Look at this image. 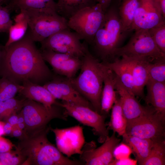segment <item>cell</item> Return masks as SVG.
<instances>
[{
  "label": "cell",
  "mask_w": 165,
  "mask_h": 165,
  "mask_svg": "<svg viewBox=\"0 0 165 165\" xmlns=\"http://www.w3.org/2000/svg\"><path fill=\"white\" fill-rule=\"evenodd\" d=\"M132 153L130 147L124 142L119 144L115 148L113 152L114 158L119 160L129 157Z\"/></svg>",
  "instance_id": "35"
},
{
  "label": "cell",
  "mask_w": 165,
  "mask_h": 165,
  "mask_svg": "<svg viewBox=\"0 0 165 165\" xmlns=\"http://www.w3.org/2000/svg\"><path fill=\"white\" fill-rule=\"evenodd\" d=\"M34 42L27 34L21 40L3 47L0 61L3 77L21 85L28 81L40 85L53 79Z\"/></svg>",
  "instance_id": "1"
},
{
  "label": "cell",
  "mask_w": 165,
  "mask_h": 165,
  "mask_svg": "<svg viewBox=\"0 0 165 165\" xmlns=\"http://www.w3.org/2000/svg\"><path fill=\"white\" fill-rule=\"evenodd\" d=\"M13 129V126L9 122H5L4 126V131L5 135H10Z\"/></svg>",
  "instance_id": "41"
},
{
  "label": "cell",
  "mask_w": 165,
  "mask_h": 165,
  "mask_svg": "<svg viewBox=\"0 0 165 165\" xmlns=\"http://www.w3.org/2000/svg\"><path fill=\"white\" fill-rule=\"evenodd\" d=\"M10 10L0 3V29L1 32H8L13 21L11 19Z\"/></svg>",
  "instance_id": "34"
},
{
  "label": "cell",
  "mask_w": 165,
  "mask_h": 165,
  "mask_svg": "<svg viewBox=\"0 0 165 165\" xmlns=\"http://www.w3.org/2000/svg\"><path fill=\"white\" fill-rule=\"evenodd\" d=\"M134 31L126 45L116 49L114 54L115 59L126 56L145 58L153 62L165 60V54L157 47L148 30Z\"/></svg>",
  "instance_id": "8"
},
{
  "label": "cell",
  "mask_w": 165,
  "mask_h": 165,
  "mask_svg": "<svg viewBox=\"0 0 165 165\" xmlns=\"http://www.w3.org/2000/svg\"><path fill=\"white\" fill-rule=\"evenodd\" d=\"M139 0H123L119 9V14L124 29L131 31L135 11Z\"/></svg>",
  "instance_id": "28"
},
{
  "label": "cell",
  "mask_w": 165,
  "mask_h": 165,
  "mask_svg": "<svg viewBox=\"0 0 165 165\" xmlns=\"http://www.w3.org/2000/svg\"><path fill=\"white\" fill-rule=\"evenodd\" d=\"M14 0H0V3L3 5L5 4L6 6L10 5Z\"/></svg>",
  "instance_id": "45"
},
{
  "label": "cell",
  "mask_w": 165,
  "mask_h": 165,
  "mask_svg": "<svg viewBox=\"0 0 165 165\" xmlns=\"http://www.w3.org/2000/svg\"><path fill=\"white\" fill-rule=\"evenodd\" d=\"M147 68L148 79L165 83V60L149 62Z\"/></svg>",
  "instance_id": "31"
},
{
  "label": "cell",
  "mask_w": 165,
  "mask_h": 165,
  "mask_svg": "<svg viewBox=\"0 0 165 165\" xmlns=\"http://www.w3.org/2000/svg\"><path fill=\"white\" fill-rule=\"evenodd\" d=\"M15 147L9 140L0 136V152L10 151Z\"/></svg>",
  "instance_id": "36"
},
{
  "label": "cell",
  "mask_w": 165,
  "mask_h": 165,
  "mask_svg": "<svg viewBox=\"0 0 165 165\" xmlns=\"http://www.w3.org/2000/svg\"><path fill=\"white\" fill-rule=\"evenodd\" d=\"M158 5L163 17L165 18V0H155Z\"/></svg>",
  "instance_id": "42"
},
{
  "label": "cell",
  "mask_w": 165,
  "mask_h": 165,
  "mask_svg": "<svg viewBox=\"0 0 165 165\" xmlns=\"http://www.w3.org/2000/svg\"><path fill=\"white\" fill-rule=\"evenodd\" d=\"M50 127L19 138L15 149L24 160L22 165H82L81 161L65 156L48 140Z\"/></svg>",
  "instance_id": "2"
},
{
  "label": "cell",
  "mask_w": 165,
  "mask_h": 165,
  "mask_svg": "<svg viewBox=\"0 0 165 165\" xmlns=\"http://www.w3.org/2000/svg\"><path fill=\"white\" fill-rule=\"evenodd\" d=\"M16 126L18 128L23 131H24L25 128V124L24 122L18 124Z\"/></svg>",
  "instance_id": "47"
},
{
  "label": "cell",
  "mask_w": 165,
  "mask_h": 165,
  "mask_svg": "<svg viewBox=\"0 0 165 165\" xmlns=\"http://www.w3.org/2000/svg\"><path fill=\"white\" fill-rule=\"evenodd\" d=\"M103 64V85L101 99V114L107 115L111 110L116 97L115 89L116 75Z\"/></svg>",
  "instance_id": "20"
},
{
  "label": "cell",
  "mask_w": 165,
  "mask_h": 165,
  "mask_svg": "<svg viewBox=\"0 0 165 165\" xmlns=\"http://www.w3.org/2000/svg\"><path fill=\"white\" fill-rule=\"evenodd\" d=\"M1 32H1V30L0 29V33H1Z\"/></svg>",
  "instance_id": "50"
},
{
  "label": "cell",
  "mask_w": 165,
  "mask_h": 165,
  "mask_svg": "<svg viewBox=\"0 0 165 165\" xmlns=\"http://www.w3.org/2000/svg\"><path fill=\"white\" fill-rule=\"evenodd\" d=\"M102 63L118 77L129 91L135 96V87L132 73L125 60L122 57L121 59L118 58L111 62Z\"/></svg>",
  "instance_id": "22"
},
{
  "label": "cell",
  "mask_w": 165,
  "mask_h": 165,
  "mask_svg": "<svg viewBox=\"0 0 165 165\" xmlns=\"http://www.w3.org/2000/svg\"><path fill=\"white\" fill-rule=\"evenodd\" d=\"M59 105L64 109L65 114L81 123L92 128L98 141L103 143L109 136L108 130L105 123L107 116L101 114L87 107L63 101Z\"/></svg>",
  "instance_id": "10"
},
{
  "label": "cell",
  "mask_w": 165,
  "mask_h": 165,
  "mask_svg": "<svg viewBox=\"0 0 165 165\" xmlns=\"http://www.w3.org/2000/svg\"><path fill=\"white\" fill-rule=\"evenodd\" d=\"M8 7L10 11L56 12V2L54 0H14Z\"/></svg>",
  "instance_id": "24"
},
{
  "label": "cell",
  "mask_w": 165,
  "mask_h": 165,
  "mask_svg": "<svg viewBox=\"0 0 165 165\" xmlns=\"http://www.w3.org/2000/svg\"><path fill=\"white\" fill-rule=\"evenodd\" d=\"M25 128L24 135H31L44 129L54 119L67 120L68 116L64 109L56 107L52 109L46 108L41 103L31 100H25L21 109Z\"/></svg>",
  "instance_id": "6"
},
{
  "label": "cell",
  "mask_w": 165,
  "mask_h": 165,
  "mask_svg": "<svg viewBox=\"0 0 165 165\" xmlns=\"http://www.w3.org/2000/svg\"><path fill=\"white\" fill-rule=\"evenodd\" d=\"M3 48L1 49L0 48V62L2 58V52Z\"/></svg>",
  "instance_id": "48"
},
{
  "label": "cell",
  "mask_w": 165,
  "mask_h": 165,
  "mask_svg": "<svg viewBox=\"0 0 165 165\" xmlns=\"http://www.w3.org/2000/svg\"><path fill=\"white\" fill-rule=\"evenodd\" d=\"M110 121L107 124V128L122 136L125 134L127 120L123 114L120 100L117 93L116 99L111 108Z\"/></svg>",
  "instance_id": "26"
},
{
  "label": "cell",
  "mask_w": 165,
  "mask_h": 165,
  "mask_svg": "<svg viewBox=\"0 0 165 165\" xmlns=\"http://www.w3.org/2000/svg\"><path fill=\"white\" fill-rule=\"evenodd\" d=\"M115 89L119 97L122 110L127 121L144 114L150 109V107H144L140 104L136 96L129 91L116 75Z\"/></svg>",
  "instance_id": "17"
},
{
  "label": "cell",
  "mask_w": 165,
  "mask_h": 165,
  "mask_svg": "<svg viewBox=\"0 0 165 165\" xmlns=\"http://www.w3.org/2000/svg\"><path fill=\"white\" fill-rule=\"evenodd\" d=\"M121 0H119V2H120Z\"/></svg>",
  "instance_id": "49"
},
{
  "label": "cell",
  "mask_w": 165,
  "mask_h": 165,
  "mask_svg": "<svg viewBox=\"0 0 165 165\" xmlns=\"http://www.w3.org/2000/svg\"><path fill=\"white\" fill-rule=\"evenodd\" d=\"M22 87V85L2 77L0 79V101H5L14 97Z\"/></svg>",
  "instance_id": "30"
},
{
  "label": "cell",
  "mask_w": 165,
  "mask_h": 165,
  "mask_svg": "<svg viewBox=\"0 0 165 165\" xmlns=\"http://www.w3.org/2000/svg\"><path fill=\"white\" fill-rule=\"evenodd\" d=\"M122 137L123 142L130 147L138 164L142 165L149 155L153 141L151 139L140 138L126 134Z\"/></svg>",
  "instance_id": "23"
},
{
  "label": "cell",
  "mask_w": 165,
  "mask_h": 165,
  "mask_svg": "<svg viewBox=\"0 0 165 165\" xmlns=\"http://www.w3.org/2000/svg\"><path fill=\"white\" fill-rule=\"evenodd\" d=\"M20 11L26 16L29 28L27 35L34 42H41L56 32L68 28V20L56 12Z\"/></svg>",
  "instance_id": "5"
},
{
  "label": "cell",
  "mask_w": 165,
  "mask_h": 165,
  "mask_svg": "<svg viewBox=\"0 0 165 165\" xmlns=\"http://www.w3.org/2000/svg\"><path fill=\"white\" fill-rule=\"evenodd\" d=\"M144 100L148 106L165 118V83L148 79Z\"/></svg>",
  "instance_id": "21"
},
{
  "label": "cell",
  "mask_w": 165,
  "mask_h": 165,
  "mask_svg": "<svg viewBox=\"0 0 165 165\" xmlns=\"http://www.w3.org/2000/svg\"><path fill=\"white\" fill-rule=\"evenodd\" d=\"M5 122L0 120V136L5 135L4 131V126Z\"/></svg>",
  "instance_id": "46"
},
{
  "label": "cell",
  "mask_w": 165,
  "mask_h": 165,
  "mask_svg": "<svg viewBox=\"0 0 165 165\" xmlns=\"http://www.w3.org/2000/svg\"><path fill=\"white\" fill-rule=\"evenodd\" d=\"M115 134L113 132L112 135L97 148L93 141L85 142L80 154V161L85 165H111L115 159L114 150L120 141Z\"/></svg>",
  "instance_id": "12"
},
{
  "label": "cell",
  "mask_w": 165,
  "mask_h": 165,
  "mask_svg": "<svg viewBox=\"0 0 165 165\" xmlns=\"http://www.w3.org/2000/svg\"><path fill=\"white\" fill-rule=\"evenodd\" d=\"M105 12L101 5H95L79 10L68 20V26L74 31L80 39L90 45L100 27Z\"/></svg>",
  "instance_id": "7"
},
{
  "label": "cell",
  "mask_w": 165,
  "mask_h": 165,
  "mask_svg": "<svg viewBox=\"0 0 165 165\" xmlns=\"http://www.w3.org/2000/svg\"><path fill=\"white\" fill-rule=\"evenodd\" d=\"M78 35L69 28L61 30L41 42L40 49L73 56L80 59L84 56L87 43H82Z\"/></svg>",
  "instance_id": "11"
},
{
  "label": "cell",
  "mask_w": 165,
  "mask_h": 165,
  "mask_svg": "<svg viewBox=\"0 0 165 165\" xmlns=\"http://www.w3.org/2000/svg\"><path fill=\"white\" fill-rule=\"evenodd\" d=\"M5 111L4 101H0V119H4Z\"/></svg>",
  "instance_id": "43"
},
{
  "label": "cell",
  "mask_w": 165,
  "mask_h": 165,
  "mask_svg": "<svg viewBox=\"0 0 165 165\" xmlns=\"http://www.w3.org/2000/svg\"><path fill=\"white\" fill-rule=\"evenodd\" d=\"M42 56L57 74L70 79L80 69L81 59L71 55L47 49H40Z\"/></svg>",
  "instance_id": "15"
},
{
  "label": "cell",
  "mask_w": 165,
  "mask_h": 165,
  "mask_svg": "<svg viewBox=\"0 0 165 165\" xmlns=\"http://www.w3.org/2000/svg\"><path fill=\"white\" fill-rule=\"evenodd\" d=\"M153 144L149 155L142 165L165 164L164 138L153 140Z\"/></svg>",
  "instance_id": "29"
},
{
  "label": "cell",
  "mask_w": 165,
  "mask_h": 165,
  "mask_svg": "<svg viewBox=\"0 0 165 165\" xmlns=\"http://www.w3.org/2000/svg\"><path fill=\"white\" fill-rule=\"evenodd\" d=\"M150 107L146 113L127 121L126 134L152 140L164 138L165 118Z\"/></svg>",
  "instance_id": "9"
},
{
  "label": "cell",
  "mask_w": 165,
  "mask_h": 165,
  "mask_svg": "<svg viewBox=\"0 0 165 165\" xmlns=\"http://www.w3.org/2000/svg\"><path fill=\"white\" fill-rule=\"evenodd\" d=\"M23 131L19 129L16 126L13 127V129L10 136L19 138H21L24 135Z\"/></svg>",
  "instance_id": "38"
},
{
  "label": "cell",
  "mask_w": 165,
  "mask_h": 165,
  "mask_svg": "<svg viewBox=\"0 0 165 165\" xmlns=\"http://www.w3.org/2000/svg\"><path fill=\"white\" fill-rule=\"evenodd\" d=\"M22 85V88L19 93L26 99L40 103L49 109L59 105V103L43 86L28 81L24 82Z\"/></svg>",
  "instance_id": "19"
},
{
  "label": "cell",
  "mask_w": 165,
  "mask_h": 165,
  "mask_svg": "<svg viewBox=\"0 0 165 165\" xmlns=\"http://www.w3.org/2000/svg\"><path fill=\"white\" fill-rule=\"evenodd\" d=\"M164 21L165 18L155 0H139L131 31L148 30Z\"/></svg>",
  "instance_id": "14"
},
{
  "label": "cell",
  "mask_w": 165,
  "mask_h": 165,
  "mask_svg": "<svg viewBox=\"0 0 165 165\" xmlns=\"http://www.w3.org/2000/svg\"><path fill=\"white\" fill-rule=\"evenodd\" d=\"M24 122V116L21 112L18 115V118L17 122V124Z\"/></svg>",
  "instance_id": "44"
},
{
  "label": "cell",
  "mask_w": 165,
  "mask_h": 165,
  "mask_svg": "<svg viewBox=\"0 0 165 165\" xmlns=\"http://www.w3.org/2000/svg\"><path fill=\"white\" fill-rule=\"evenodd\" d=\"M132 73L135 90V96L144 100V88L148 80L147 66L150 60L145 58L123 56Z\"/></svg>",
  "instance_id": "18"
},
{
  "label": "cell",
  "mask_w": 165,
  "mask_h": 165,
  "mask_svg": "<svg viewBox=\"0 0 165 165\" xmlns=\"http://www.w3.org/2000/svg\"><path fill=\"white\" fill-rule=\"evenodd\" d=\"M97 3V0H58L56 12L68 20L79 10Z\"/></svg>",
  "instance_id": "25"
},
{
  "label": "cell",
  "mask_w": 165,
  "mask_h": 165,
  "mask_svg": "<svg viewBox=\"0 0 165 165\" xmlns=\"http://www.w3.org/2000/svg\"><path fill=\"white\" fill-rule=\"evenodd\" d=\"M43 86L56 99L87 107L94 110L90 102L75 89L67 78H53Z\"/></svg>",
  "instance_id": "16"
},
{
  "label": "cell",
  "mask_w": 165,
  "mask_h": 165,
  "mask_svg": "<svg viewBox=\"0 0 165 165\" xmlns=\"http://www.w3.org/2000/svg\"><path fill=\"white\" fill-rule=\"evenodd\" d=\"M121 24L118 12L114 6H110L105 13L103 21L89 45L94 53L103 63L115 59L114 54L127 34Z\"/></svg>",
  "instance_id": "4"
},
{
  "label": "cell",
  "mask_w": 165,
  "mask_h": 165,
  "mask_svg": "<svg viewBox=\"0 0 165 165\" xmlns=\"http://www.w3.org/2000/svg\"><path fill=\"white\" fill-rule=\"evenodd\" d=\"M13 21L9 29V38L5 47L22 39L26 35L28 28L26 17L22 11H20L19 13L15 16Z\"/></svg>",
  "instance_id": "27"
},
{
  "label": "cell",
  "mask_w": 165,
  "mask_h": 165,
  "mask_svg": "<svg viewBox=\"0 0 165 165\" xmlns=\"http://www.w3.org/2000/svg\"><path fill=\"white\" fill-rule=\"evenodd\" d=\"M50 130L54 134L57 147L62 154L69 158L81 153L85 143L82 127L76 125L62 129L50 127Z\"/></svg>",
  "instance_id": "13"
},
{
  "label": "cell",
  "mask_w": 165,
  "mask_h": 165,
  "mask_svg": "<svg viewBox=\"0 0 165 165\" xmlns=\"http://www.w3.org/2000/svg\"><path fill=\"white\" fill-rule=\"evenodd\" d=\"M148 31L157 47L165 54V21Z\"/></svg>",
  "instance_id": "32"
},
{
  "label": "cell",
  "mask_w": 165,
  "mask_h": 165,
  "mask_svg": "<svg viewBox=\"0 0 165 165\" xmlns=\"http://www.w3.org/2000/svg\"><path fill=\"white\" fill-rule=\"evenodd\" d=\"M137 163L136 160L132 159L129 157L119 160L115 159L111 165H135Z\"/></svg>",
  "instance_id": "37"
},
{
  "label": "cell",
  "mask_w": 165,
  "mask_h": 165,
  "mask_svg": "<svg viewBox=\"0 0 165 165\" xmlns=\"http://www.w3.org/2000/svg\"><path fill=\"white\" fill-rule=\"evenodd\" d=\"M78 75L69 79L76 90L91 104L94 110L101 114V99L103 85L102 62L93 56L87 43Z\"/></svg>",
  "instance_id": "3"
},
{
  "label": "cell",
  "mask_w": 165,
  "mask_h": 165,
  "mask_svg": "<svg viewBox=\"0 0 165 165\" xmlns=\"http://www.w3.org/2000/svg\"><path fill=\"white\" fill-rule=\"evenodd\" d=\"M24 160L15 149L4 152H0V165H22Z\"/></svg>",
  "instance_id": "33"
},
{
  "label": "cell",
  "mask_w": 165,
  "mask_h": 165,
  "mask_svg": "<svg viewBox=\"0 0 165 165\" xmlns=\"http://www.w3.org/2000/svg\"><path fill=\"white\" fill-rule=\"evenodd\" d=\"M112 0H97V3L100 4L103 10L105 12L110 6Z\"/></svg>",
  "instance_id": "40"
},
{
  "label": "cell",
  "mask_w": 165,
  "mask_h": 165,
  "mask_svg": "<svg viewBox=\"0 0 165 165\" xmlns=\"http://www.w3.org/2000/svg\"><path fill=\"white\" fill-rule=\"evenodd\" d=\"M18 118V115L16 113H14L9 116L6 120L14 127L17 125Z\"/></svg>",
  "instance_id": "39"
}]
</instances>
